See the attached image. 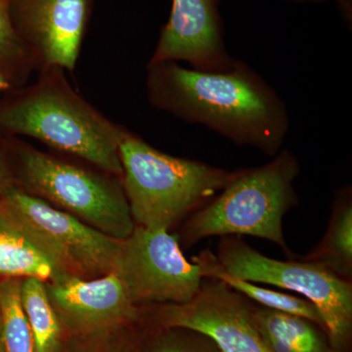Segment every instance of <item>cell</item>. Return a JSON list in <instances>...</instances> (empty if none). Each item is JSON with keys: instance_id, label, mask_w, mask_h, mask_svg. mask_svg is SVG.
<instances>
[{"instance_id": "obj_1", "label": "cell", "mask_w": 352, "mask_h": 352, "mask_svg": "<svg viewBox=\"0 0 352 352\" xmlns=\"http://www.w3.org/2000/svg\"><path fill=\"white\" fill-rule=\"evenodd\" d=\"M146 85L154 107L207 126L235 144L273 157L286 140V104L240 60L230 71L219 73L186 69L175 61L149 63Z\"/></svg>"}, {"instance_id": "obj_2", "label": "cell", "mask_w": 352, "mask_h": 352, "mask_svg": "<svg viewBox=\"0 0 352 352\" xmlns=\"http://www.w3.org/2000/svg\"><path fill=\"white\" fill-rule=\"evenodd\" d=\"M0 127L38 139L116 176L122 175L116 126L76 94L63 69L43 68L31 87L0 110Z\"/></svg>"}, {"instance_id": "obj_3", "label": "cell", "mask_w": 352, "mask_h": 352, "mask_svg": "<svg viewBox=\"0 0 352 352\" xmlns=\"http://www.w3.org/2000/svg\"><path fill=\"white\" fill-rule=\"evenodd\" d=\"M122 187L135 226L171 227L200 210L232 180L227 170L164 154L122 127L119 146Z\"/></svg>"}, {"instance_id": "obj_4", "label": "cell", "mask_w": 352, "mask_h": 352, "mask_svg": "<svg viewBox=\"0 0 352 352\" xmlns=\"http://www.w3.org/2000/svg\"><path fill=\"white\" fill-rule=\"evenodd\" d=\"M300 166L289 150L270 163L237 170L212 201L192 214L182 228L187 247L210 237L251 236L274 243L293 256L284 238L283 219L298 204L295 183Z\"/></svg>"}, {"instance_id": "obj_5", "label": "cell", "mask_w": 352, "mask_h": 352, "mask_svg": "<svg viewBox=\"0 0 352 352\" xmlns=\"http://www.w3.org/2000/svg\"><path fill=\"white\" fill-rule=\"evenodd\" d=\"M215 256L233 276L302 295L320 312L335 351L352 352V282L322 264L264 256L238 236L220 237Z\"/></svg>"}, {"instance_id": "obj_6", "label": "cell", "mask_w": 352, "mask_h": 352, "mask_svg": "<svg viewBox=\"0 0 352 352\" xmlns=\"http://www.w3.org/2000/svg\"><path fill=\"white\" fill-rule=\"evenodd\" d=\"M23 182L32 195L62 207L113 239L135 228L122 183L31 147L20 152Z\"/></svg>"}, {"instance_id": "obj_7", "label": "cell", "mask_w": 352, "mask_h": 352, "mask_svg": "<svg viewBox=\"0 0 352 352\" xmlns=\"http://www.w3.org/2000/svg\"><path fill=\"white\" fill-rule=\"evenodd\" d=\"M113 273L140 307L188 302L205 279L200 264L185 258L176 236L138 226L129 237L120 240Z\"/></svg>"}, {"instance_id": "obj_8", "label": "cell", "mask_w": 352, "mask_h": 352, "mask_svg": "<svg viewBox=\"0 0 352 352\" xmlns=\"http://www.w3.org/2000/svg\"><path fill=\"white\" fill-rule=\"evenodd\" d=\"M252 305L223 282L205 278L188 302L157 305L146 321L205 333L222 352H271L254 324Z\"/></svg>"}, {"instance_id": "obj_9", "label": "cell", "mask_w": 352, "mask_h": 352, "mask_svg": "<svg viewBox=\"0 0 352 352\" xmlns=\"http://www.w3.org/2000/svg\"><path fill=\"white\" fill-rule=\"evenodd\" d=\"M94 0H10L14 29L38 66L72 72Z\"/></svg>"}, {"instance_id": "obj_10", "label": "cell", "mask_w": 352, "mask_h": 352, "mask_svg": "<svg viewBox=\"0 0 352 352\" xmlns=\"http://www.w3.org/2000/svg\"><path fill=\"white\" fill-rule=\"evenodd\" d=\"M46 288L62 325L73 335L109 332L143 320L142 307L132 302L115 273L94 279L67 274Z\"/></svg>"}, {"instance_id": "obj_11", "label": "cell", "mask_w": 352, "mask_h": 352, "mask_svg": "<svg viewBox=\"0 0 352 352\" xmlns=\"http://www.w3.org/2000/svg\"><path fill=\"white\" fill-rule=\"evenodd\" d=\"M184 61L198 71H230L238 60L224 43L219 0H173L149 63Z\"/></svg>"}, {"instance_id": "obj_12", "label": "cell", "mask_w": 352, "mask_h": 352, "mask_svg": "<svg viewBox=\"0 0 352 352\" xmlns=\"http://www.w3.org/2000/svg\"><path fill=\"white\" fill-rule=\"evenodd\" d=\"M6 201L61 250L78 276L100 277L113 272L120 240L22 190L9 189Z\"/></svg>"}, {"instance_id": "obj_13", "label": "cell", "mask_w": 352, "mask_h": 352, "mask_svg": "<svg viewBox=\"0 0 352 352\" xmlns=\"http://www.w3.org/2000/svg\"><path fill=\"white\" fill-rule=\"evenodd\" d=\"M67 274L76 273L61 250L7 201L0 204V276L47 283Z\"/></svg>"}, {"instance_id": "obj_14", "label": "cell", "mask_w": 352, "mask_h": 352, "mask_svg": "<svg viewBox=\"0 0 352 352\" xmlns=\"http://www.w3.org/2000/svg\"><path fill=\"white\" fill-rule=\"evenodd\" d=\"M252 314L271 352H336L327 333L314 322L259 307L254 302Z\"/></svg>"}, {"instance_id": "obj_15", "label": "cell", "mask_w": 352, "mask_h": 352, "mask_svg": "<svg viewBox=\"0 0 352 352\" xmlns=\"http://www.w3.org/2000/svg\"><path fill=\"white\" fill-rule=\"evenodd\" d=\"M300 259L322 264L352 282V188L336 190L327 230L318 244Z\"/></svg>"}, {"instance_id": "obj_16", "label": "cell", "mask_w": 352, "mask_h": 352, "mask_svg": "<svg viewBox=\"0 0 352 352\" xmlns=\"http://www.w3.org/2000/svg\"><path fill=\"white\" fill-rule=\"evenodd\" d=\"M193 259L200 264L204 277L212 278V279L223 282L229 288L244 296L245 298H249L251 302L256 303L259 307L307 318L308 320L314 322L327 333L320 312L314 303L309 302L307 298L281 293V292L274 291V289L263 288V287L258 286L256 283L245 281V280L229 274L220 265L217 256L212 254L210 250H205L200 252Z\"/></svg>"}, {"instance_id": "obj_17", "label": "cell", "mask_w": 352, "mask_h": 352, "mask_svg": "<svg viewBox=\"0 0 352 352\" xmlns=\"http://www.w3.org/2000/svg\"><path fill=\"white\" fill-rule=\"evenodd\" d=\"M21 302L34 339V352H58L62 346V324L48 296L45 282L23 278Z\"/></svg>"}, {"instance_id": "obj_18", "label": "cell", "mask_w": 352, "mask_h": 352, "mask_svg": "<svg viewBox=\"0 0 352 352\" xmlns=\"http://www.w3.org/2000/svg\"><path fill=\"white\" fill-rule=\"evenodd\" d=\"M21 278L0 282L3 352H34L31 328L21 302Z\"/></svg>"}, {"instance_id": "obj_19", "label": "cell", "mask_w": 352, "mask_h": 352, "mask_svg": "<svg viewBox=\"0 0 352 352\" xmlns=\"http://www.w3.org/2000/svg\"><path fill=\"white\" fill-rule=\"evenodd\" d=\"M146 323L143 352H222L214 340L198 331Z\"/></svg>"}, {"instance_id": "obj_20", "label": "cell", "mask_w": 352, "mask_h": 352, "mask_svg": "<svg viewBox=\"0 0 352 352\" xmlns=\"http://www.w3.org/2000/svg\"><path fill=\"white\" fill-rule=\"evenodd\" d=\"M117 329L109 332L74 335L71 342L58 352H143L144 324Z\"/></svg>"}, {"instance_id": "obj_21", "label": "cell", "mask_w": 352, "mask_h": 352, "mask_svg": "<svg viewBox=\"0 0 352 352\" xmlns=\"http://www.w3.org/2000/svg\"><path fill=\"white\" fill-rule=\"evenodd\" d=\"M19 63L25 69L38 66L32 53L14 29L10 0H0V64Z\"/></svg>"}, {"instance_id": "obj_22", "label": "cell", "mask_w": 352, "mask_h": 352, "mask_svg": "<svg viewBox=\"0 0 352 352\" xmlns=\"http://www.w3.org/2000/svg\"><path fill=\"white\" fill-rule=\"evenodd\" d=\"M285 1L296 2V3H303V2H322L327 0H285ZM342 14V18L349 23L352 22V0H335Z\"/></svg>"}, {"instance_id": "obj_23", "label": "cell", "mask_w": 352, "mask_h": 352, "mask_svg": "<svg viewBox=\"0 0 352 352\" xmlns=\"http://www.w3.org/2000/svg\"><path fill=\"white\" fill-rule=\"evenodd\" d=\"M0 352H3V340H2V319L0 314Z\"/></svg>"}, {"instance_id": "obj_24", "label": "cell", "mask_w": 352, "mask_h": 352, "mask_svg": "<svg viewBox=\"0 0 352 352\" xmlns=\"http://www.w3.org/2000/svg\"><path fill=\"white\" fill-rule=\"evenodd\" d=\"M7 87V82L4 80L3 76L0 75V90L3 89L4 87Z\"/></svg>"}, {"instance_id": "obj_25", "label": "cell", "mask_w": 352, "mask_h": 352, "mask_svg": "<svg viewBox=\"0 0 352 352\" xmlns=\"http://www.w3.org/2000/svg\"><path fill=\"white\" fill-rule=\"evenodd\" d=\"M3 175H2L1 166H0V191L3 189Z\"/></svg>"}]
</instances>
